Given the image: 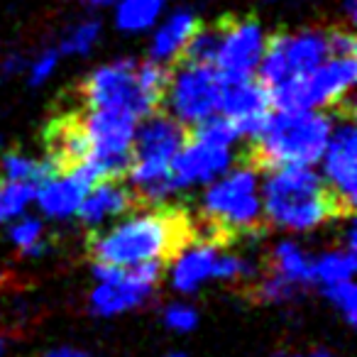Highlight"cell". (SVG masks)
<instances>
[{
	"mask_svg": "<svg viewBox=\"0 0 357 357\" xmlns=\"http://www.w3.org/2000/svg\"><path fill=\"white\" fill-rule=\"evenodd\" d=\"M323 296L333 303L337 313L345 318L347 323H355L357 318V289L352 282H340V284H331V287H323Z\"/></svg>",
	"mask_w": 357,
	"mask_h": 357,
	"instance_id": "f546056e",
	"label": "cell"
},
{
	"mask_svg": "<svg viewBox=\"0 0 357 357\" xmlns=\"http://www.w3.org/2000/svg\"><path fill=\"white\" fill-rule=\"evenodd\" d=\"M225 81V79H223ZM218 115L238 128L240 137L255 139L272 115V98L269 91L257 79H235L225 81L220 93Z\"/></svg>",
	"mask_w": 357,
	"mask_h": 357,
	"instance_id": "5bb4252c",
	"label": "cell"
},
{
	"mask_svg": "<svg viewBox=\"0 0 357 357\" xmlns=\"http://www.w3.org/2000/svg\"><path fill=\"white\" fill-rule=\"evenodd\" d=\"M269 35L264 25L255 17L233 20L218 27V47H215L213 69L225 81L252 79L267 50Z\"/></svg>",
	"mask_w": 357,
	"mask_h": 357,
	"instance_id": "7c38bea8",
	"label": "cell"
},
{
	"mask_svg": "<svg viewBox=\"0 0 357 357\" xmlns=\"http://www.w3.org/2000/svg\"><path fill=\"white\" fill-rule=\"evenodd\" d=\"M0 172H3V181H20V184L42 186L47 178L56 174V167L47 159H32L25 154L10 152L0 159Z\"/></svg>",
	"mask_w": 357,
	"mask_h": 357,
	"instance_id": "7402d4cb",
	"label": "cell"
},
{
	"mask_svg": "<svg viewBox=\"0 0 357 357\" xmlns=\"http://www.w3.org/2000/svg\"><path fill=\"white\" fill-rule=\"evenodd\" d=\"M61 54L56 52V47H45L37 54H32L30 59L25 61V76L30 86H45L52 76L59 69Z\"/></svg>",
	"mask_w": 357,
	"mask_h": 357,
	"instance_id": "83f0119b",
	"label": "cell"
},
{
	"mask_svg": "<svg viewBox=\"0 0 357 357\" xmlns=\"http://www.w3.org/2000/svg\"><path fill=\"white\" fill-rule=\"evenodd\" d=\"M10 243L20 250L22 255H42L47 250L45 243V225L37 218H20L10 225Z\"/></svg>",
	"mask_w": 357,
	"mask_h": 357,
	"instance_id": "484cf974",
	"label": "cell"
},
{
	"mask_svg": "<svg viewBox=\"0 0 357 357\" xmlns=\"http://www.w3.org/2000/svg\"><path fill=\"white\" fill-rule=\"evenodd\" d=\"M135 194L130 186L120 184L118 178H103L93 189L86 194L84 204L79 208V218L89 228H98V225L108 223L110 218L125 215L135 206Z\"/></svg>",
	"mask_w": 357,
	"mask_h": 357,
	"instance_id": "d6986e66",
	"label": "cell"
},
{
	"mask_svg": "<svg viewBox=\"0 0 357 357\" xmlns=\"http://www.w3.org/2000/svg\"><path fill=\"white\" fill-rule=\"evenodd\" d=\"M162 264H142V267L118 269L108 264H93V277L98 279L91 291V311L96 316H118L142 306L159 282Z\"/></svg>",
	"mask_w": 357,
	"mask_h": 357,
	"instance_id": "8fae6325",
	"label": "cell"
},
{
	"mask_svg": "<svg viewBox=\"0 0 357 357\" xmlns=\"http://www.w3.org/2000/svg\"><path fill=\"white\" fill-rule=\"evenodd\" d=\"M294 357H331L328 352H306V355H294Z\"/></svg>",
	"mask_w": 357,
	"mask_h": 357,
	"instance_id": "e575fe53",
	"label": "cell"
},
{
	"mask_svg": "<svg viewBox=\"0 0 357 357\" xmlns=\"http://www.w3.org/2000/svg\"><path fill=\"white\" fill-rule=\"evenodd\" d=\"M191 243V223L181 211L152 208L120 220L105 233L91 238V257L96 264L130 269L142 264H164Z\"/></svg>",
	"mask_w": 357,
	"mask_h": 357,
	"instance_id": "6da1fadb",
	"label": "cell"
},
{
	"mask_svg": "<svg viewBox=\"0 0 357 357\" xmlns=\"http://www.w3.org/2000/svg\"><path fill=\"white\" fill-rule=\"evenodd\" d=\"M167 10L169 0H118L113 6V22L125 35H147Z\"/></svg>",
	"mask_w": 357,
	"mask_h": 357,
	"instance_id": "ffe728a7",
	"label": "cell"
},
{
	"mask_svg": "<svg viewBox=\"0 0 357 357\" xmlns=\"http://www.w3.org/2000/svg\"><path fill=\"white\" fill-rule=\"evenodd\" d=\"M262 213L274 225L294 233L313 230L328 218L345 215L326 181L308 167L269 169L262 189Z\"/></svg>",
	"mask_w": 357,
	"mask_h": 357,
	"instance_id": "277c9868",
	"label": "cell"
},
{
	"mask_svg": "<svg viewBox=\"0 0 357 357\" xmlns=\"http://www.w3.org/2000/svg\"><path fill=\"white\" fill-rule=\"evenodd\" d=\"M167 79L164 66L125 56L96 66L81 86V98L89 110H118L144 120L157 113Z\"/></svg>",
	"mask_w": 357,
	"mask_h": 357,
	"instance_id": "7a4b0ae2",
	"label": "cell"
},
{
	"mask_svg": "<svg viewBox=\"0 0 357 357\" xmlns=\"http://www.w3.org/2000/svg\"><path fill=\"white\" fill-rule=\"evenodd\" d=\"M204 213L215 238L257 230L262 223L257 169L240 167L215 178L204 196Z\"/></svg>",
	"mask_w": 357,
	"mask_h": 357,
	"instance_id": "52a82bcc",
	"label": "cell"
},
{
	"mask_svg": "<svg viewBox=\"0 0 357 357\" xmlns=\"http://www.w3.org/2000/svg\"><path fill=\"white\" fill-rule=\"evenodd\" d=\"M220 248L215 240L201 238L191 240L189 245L178 250L172 269V284L176 291L194 294L206 282L215 279V262H218Z\"/></svg>",
	"mask_w": 357,
	"mask_h": 357,
	"instance_id": "ac0fdd59",
	"label": "cell"
},
{
	"mask_svg": "<svg viewBox=\"0 0 357 357\" xmlns=\"http://www.w3.org/2000/svg\"><path fill=\"white\" fill-rule=\"evenodd\" d=\"M3 220H6V218H3V213H0V223H3Z\"/></svg>",
	"mask_w": 357,
	"mask_h": 357,
	"instance_id": "f35d334b",
	"label": "cell"
},
{
	"mask_svg": "<svg viewBox=\"0 0 357 357\" xmlns=\"http://www.w3.org/2000/svg\"><path fill=\"white\" fill-rule=\"evenodd\" d=\"M98 181H103L100 174L89 162H84L71 172L54 174L42 186H37L35 201L42 213L50 215V218H71V215L79 213L86 194Z\"/></svg>",
	"mask_w": 357,
	"mask_h": 357,
	"instance_id": "9a60e30c",
	"label": "cell"
},
{
	"mask_svg": "<svg viewBox=\"0 0 357 357\" xmlns=\"http://www.w3.org/2000/svg\"><path fill=\"white\" fill-rule=\"evenodd\" d=\"M184 125H178L167 113H152L137 125L130 159V186L135 199L144 204H162L176 186L172 181V162L186 142Z\"/></svg>",
	"mask_w": 357,
	"mask_h": 357,
	"instance_id": "5b68a950",
	"label": "cell"
},
{
	"mask_svg": "<svg viewBox=\"0 0 357 357\" xmlns=\"http://www.w3.org/2000/svg\"><path fill=\"white\" fill-rule=\"evenodd\" d=\"M199 27H201L199 15L194 10H189V8L167 10V15L149 32L147 61H152L157 66H169L174 61H178L186 54V47L194 40Z\"/></svg>",
	"mask_w": 357,
	"mask_h": 357,
	"instance_id": "e0dca14e",
	"label": "cell"
},
{
	"mask_svg": "<svg viewBox=\"0 0 357 357\" xmlns=\"http://www.w3.org/2000/svg\"><path fill=\"white\" fill-rule=\"evenodd\" d=\"M100 37H103L100 20H96V17H81V20L71 22L69 27H64V32L59 35L56 52L61 56H89L100 45Z\"/></svg>",
	"mask_w": 357,
	"mask_h": 357,
	"instance_id": "603a6c76",
	"label": "cell"
},
{
	"mask_svg": "<svg viewBox=\"0 0 357 357\" xmlns=\"http://www.w3.org/2000/svg\"><path fill=\"white\" fill-rule=\"evenodd\" d=\"M342 13H345L347 22H355L357 20V0H345V3H342Z\"/></svg>",
	"mask_w": 357,
	"mask_h": 357,
	"instance_id": "1f68e13d",
	"label": "cell"
},
{
	"mask_svg": "<svg viewBox=\"0 0 357 357\" xmlns=\"http://www.w3.org/2000/svg\"><path fill=\"white\" fill-rule=\"evenodd\" d=\"M333 130V118L326 110H277L267 118L255 137L250 167H308L321 162Z\"/></svg>",
	"mask_w": 357,
	"mask_h": 357,
	"instance_id": "3957f363",
	"label": "cell"
},
{
	"mask_svg": "<svg viewBox=\"0 0 357 357\" xmlns=\"http://www.w3.org/2000/svg\"><path fill=\"white\" fill-rule=\"evenodd\" d=\"M35 186L20 181H0V213L3 218H17L35 201Z\"/></svg>",
	"mask_w": 357,
	"mask_h": 357,
	"instance_id": "4316f807",
	"label": "cell"
},
{
	"mask_svg": "<svg viewBox=\"0 0 357 357\" xmlns=\"http://www.w3.org/2000/svg\"><path fill=\"white\" fill-rule=\"evenodd\" d=\"M6 347H8V340L3 335H0V357L6 355Z\"/></svg>",
	"mask_w": 357,
	"mask_h": 357,
	"instance_id": "d590c367",
	"label": "cell"
},
{
	"mask_svg": "<svg viewBox=\"0 0 357 357\" xmlns=\"http://www.w3.org/2000/svg\"><path fill=\"white\" fill-rule=\"evenodd\" d=\"M321 162L328 191L337 201L342 213L352 218L357 196V130L350 115L333 123L328 147L323 152Z\"/></svg>",
	"mask_w": 357,
	"mask_h": 357,
	"instance_id": "4fadbf2b",
	"label": "cell"
},
{
	"mask_svg": "<svg viewBox=\"0 0 357 357\" xmlns=\"http://www.w3.org/2000/svg\"><path fill=\"white\" fill-rule=\"evenodd\" d=\"M164 323H167V328H172L176 333H191L199 326V313L189 303H172L164 311Z\"/></svg>",
	"mask_w": 357,
	"mask_h": 357,
	"instance_id": "4dcf8cb0",
	"label": "cell"
},
{
	"mask_svg": "<svg viewBox=\"0 0 357 357\" xmlns=\"http://www.w3.org/2000/svg\"><path fill=\"white\" fill-rule=\"evenodd\" d=\"M233 164V149L211 147L194 137H186L184 147L172 162V181L176 191L196 184H213Z\"/></svg>",
	"mask_w": 357,
	"mask_h": 357,
	"instance_id": "2e32d148",
	"label": "cell"
},
{
	"mask_svg": "<svg viewBox=\"0 0 357 357\" xmlns=\"http://www.w3.org/2000/svg\"><path fill=\"white\" fill-rule=\"evenodd\" d=\"M137 125V118L118 110H89L81 115V128L89 139L86 162L100 174V178H118L128 172Z\"/></svg>",
	"mask_w": 357,
	"mask_h": 357,
	"instance_id": "30bf717a",
	"label": "cell"
},
{
	"mask_svg": "<svg viewBox=\"0 0 357 357\" xmlns=\"http://www.w3.org/2000/svg\"><path fill=\"white\" fill-rule=\"evenodd\" d=\"M3 282H6V274L0 272V287H3Z\"/></svg>",
	"mask_w": 357,
	"mask_h": 357,
	"instance_id": "74e56055",
	"label": "cell"
},
{
	"mask_svg": "<svg viewBox=\"0 0 357 357\" xmlns=\"http://www.w3.org/2000/svg\"><path fill=\"white\" fill-rule=\"evenodd\" d=\"M223 76L211 64L184 61L169 74L162 103L167 115L178 125H199L218 115L220 93H223Z\"/></svg>",
	"mask_w": 357,
	"mask_h": 357,
	"instance_id": "9c48e42d",
	"label": "cell"
},
{
	"mask_svg": "<svg viewBox=\"0 0 357 357\" xmlns=\"http://www.w3.org/2000/svg\"><path fill=\"white\" fill-rule=\"evenodd\" d=\"M167 357H189L186 352H172V355H167Z\"/></svg>",
	"mask_w": 357,
	"mask_h": 357,
	"instance_id": "8d00e7d4",
	"label": "cell"
},
{
	"mask_svg": "<svg viewBox=\"0 0 357 357\" xmlns=\"http://www.w3.org/2000/svg\"><path fill=\"white\" fill-rule=\"evenodd\" d=\"M86 3H89V6H93V8H113L115 3H118V0H86Z\"/></svg>",
	"mask_w": 357,
	"mask_h": 357,
	"instance_id": "836d02e7",
	"label": "cell"
},
{
	"mask_svg": "<svg viewBox=\"0 0 357 357\" xmlns=\"http://www.w3.org/2000/svg\"><path fill=\"white\" fill-rule=\"evenodd\" d=\"M215 47H218V27H204L201 25L196 30L194 40L186 47V61H194V64H211L213 66Z\"/></svg>",
	"mask_w": 357,
	"mask_h": 357,
	"instance_id": "f1b7e54d",
	"label": "cell"
},
{
	"mask_svg": "<svg viewBox=\"0 0 357 357\" xmlns=\"http://www.w3.org/2000/svg\"><path fill=\"white\" fill-rule=\"evenodd\" d=\"M355 81V56H331L301 81L269 91V98L277 110H326L350 100Z\"/></svg>",
	"mask_w": 357,
	"mask_h": 357,
	"instance_id": "ba28073f",
	"label": "cell"
},
{
	"mask_svg": "<svg viewBox=\"0 0 357 357\" xmlns=\"http://www.w3.org/2000/svg\"><path fill=\"white\" fill-rule=\"evenodd\" d=\"M352 272H355V252L347 248L326 252L313 262V279L321 287L352 282Z\"/></svg>",
	"mask_w": 357,
	"mask_h": 357,
	"instance_id": "cb8c5ba5",
	"label": "cell"
},
{
	"mask_svg": "<svg viewBox=\"0 0 357 357\" xmlns=\"http://www.w3.org/2000/svg\"><path fill=\"white\" fill-rule=\"evenodd\" d=\"M331 56V30L298 27L279 32L269 37L264 56L257 66V81L267 91H277L294 81H301Z\"/></svg>",
	"mask_w": 357,
	"mask_h": 357,
	"instance_id": "8992f818",
	"label": "cell"
},
{
	"mask_svg": "<svg viewBox=\"0 0 357 357\" xmlns=\"http://www.w3.org/2000/svg\"><path fill=\"white\" fill-rule=\"evenodd\" d=\"M0 42H3V40H0Z\"/></svg>",
	"mask_w": 357,
	"mask_h": 357,
	"instance_id": "ab89813d",
	"label": "cell"
},
{
	"mask_svg": "<svg viewBox=\"0 0 357 357\" xmlns=\"http://www.w3.org/2000/svg\"><path fill=\"white\" fill-rule=\"evenodd\" d=\"M272 274H277L279 279L289 282L291 287H296L298 291L311 284H316L313 279V259L308 257V252L303 248H298L291 240H284L274 248L272 255Z\"/></svg>",
	"mask_w": 357,
	"mask_h": 357,
	"instance_id": "44dd1931",
	"label": "cell"
},
{
	"mask_svg": "<svg viewBox=\"0 0 357 357\" xmlns=\"http://www.w3.org/2000/svg\"><path fill=\"white\" fill-rule=\"evenodd\" d=\"M189 137L199 139V142H204V144H211V147L233 149V144L240 139V132L230 120L223 118V115H213V118L194 125V132H191Z\"/></svg>",
	"mask_w": 357,
	"mask_h": 357,
	"instance_id": "d4e9b609",
	"label": "cell"
},
{
	"mask_svg": "<svg viewBox=\"0 0 357 357\" xmlns=\"http://www.w3.org/2000/svg\"><path fill=\"white\" fill-rule=\"evenodd\" d=\"M45 357H89V355L79 350H69V347H61V350H52L50 355H45Z\"/></svg>",
	"mask_w": 357,
	"mask_h": 357,
	"instance_id": "d6a6232c",
	"label": "cell"
}]
</instances>
